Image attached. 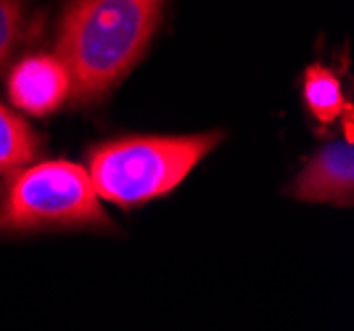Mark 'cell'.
<instances>
[{"instance_id": "3", "label": "cell", "mask_w": 354, "mask_h": 331, "mask_svg": "<svg viewBox=\"0 0 354 331\" xmlns=\"http://www.w3.org/2000/svg\"><path fill=\"white\" fill-rule=\"evenodd\" d=\"M106 215L88 170L74 162H40L8 181L0 202V228L104 226Z\"/></svg>"}, {"instance_id": "8", "label": "cell", "mask_w": 354, "mask_h": 331, "mask_svg": "<svg viewBox=\"0 0 354 331\" xmlns=\"http://www.w3.org/2000/svg\"><path fill=\"white\" fill-rule=\"evenodd\" d=\"M19 35H21V3L0 0V66L14 53Z\"/></svg>"}, {"instance_id": "4", "label": "cell", "mask_w": 354, "mask_h": 331, "mask_svg": "<svg viewBox=\"0 0 354 331\" xmlns=\"http://www.w3.org/2000/svg\"><path fill=\"white\" fill-rule=\"evenodd\" d=\"M291 194L299 202H328L349 207L354 199V151L352 143H330L312 156L299 172Z\"/></svg>"}, {"instance_id": "5", "label": "cell", "mask_w": 354, "mask_h": 331, "mask_svg": "<svg viewBox=\"0 0 354 331\" xmlns=\"http://www.w3.org/2000/svg\"><path fill=\"white\" fill-rule=\"evenodd\" d=\"M8 93L21 111L50 114L69 98V72L56 56H30L14 66Z\"/></svg>"}, {"instance_id": "6", "label": "cell", "mask_w": 354, "mask_h": 331, "mask_svg": "<svg viewBox=\"0 0 354 331\" xmlns=\"http://www.w3.org/2000/svg\"><path fill=\"white\" fill-rule=\"evenodd\" d=\"M304 101H307V109L312 111V117L317 122H323V125L339 120V114L346 106L339 77L333 75L330 69L320 66V64L310 66L307 75H304Z\"/></svg>"}, {"instance_id": "2", "label": "cell", "mask_w": 354, "mask_h": 331, "mask_svg": "<svg viewBox=\"0 0 354 331\" xmlns=\"http://www.w3.org/2000/svg\"><path fill=\"white\" fill-rule=\"evenodd\" d=\"M217 143L220 133L111 141L90 151L88 175L98 199L138 207L175 191Z\"/></svg>"}, {"instance_id": "1", "label": "cell", "mask_w": 354, "mask_h": 331, "mask_svg": "<svg viewBox=\"0 0 354 331\" xmlns=\"http://www.w3.org/2000/svg\"><path fill=\"white\" fill-rule=\"evenodd\" d=\"M164 0H72L61 19L56 59L69 72V98H101L143 56Z\"/></svg>"}, {"instance_id": "7", "label": "cell", "mask_w": 354, "mask_h": 331, "mask_svg": "<svg viewBox=\"0 0 354 331\" xmlns=\"http://www.w3.org/2000/svg\"><path fill=\"white\" fill-rule=\"evenodd\" d=\"M37 151V136L27 122L0 106V175L30 162Z\"/></svg>"}]
</instances>
